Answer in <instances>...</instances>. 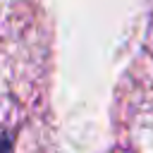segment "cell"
<instances>
[{"label": "cell", "instance_id": "6da1fadb", "mask_svg": "<svg viewBox=\"0 0 153 153\" xmlns=\"http://www.w3.org/2000/svg\"><path fill=\"white\" fill-rule=\"evenodd\" d=\"M0 153H12L10 141H7V139H0Z\"/></svg>", "mask_w": 153, "mask_h": 153}]
</instances>
